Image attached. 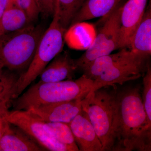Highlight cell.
Wrapping results in <instances>:
<instances>
[{"label":"cell","instance_id":"obj_1","mask_svg":"<svg viewBox=\"0 0 151 151\" xmlns=\"http://www.w3.org/2000/svg\"><path fill=\"white\" fill-rule=\"evenodd\" d=\"M118 107L114 151H150L151 121L139 89L133 88L118 94Z\"/></svg>","mask_w":151,"mask_h":151},{"label":"cell","instance_id":"obj_2","mask_svg":"<svg viewBox=\"0 0 151 151\" xmlns=\"http://www.w3.org/2000/svg\"><path fill=\"white\" fill-rule=\"evenodd\" d=\"M150 57L124 48L114 54L97 58L81 70L87 78L93 80L90 92H94L143 76L150 64Z\"/></svg>","mask_w":151,"mask_h":151},{"label":"cell","instance_id":"obj_3","mask_svg":"<svg viewBox=\"0 0 151 151\" xmlns=\"http://www.w3.org/2000/svg\"><path fill=\"white\" fill-rule=\"evenodd\" d=\"M93 80L83 74L76 80L39 82L19 97L11 100L14 110L27 111L32 107L51 103L84 99L92 89Z\"/></svg>","mask_w":151,"mask_h":151},{"label":"cell","instance_id":"obj_4","mask_svg":"<svg viewBox=\"0 0 151 151\" xmlns=\"http://www.w3.org/2000/svg\"><path fill=\"white\" fill-rule=\"evenodd\" d=\"M86 112L103 146V151H114L118 123V94L116 88L89 92L84 98Z\"/></svg>","mask_w":151,"mask_h":151},{"label":"cell","instance_id":"obj_5","mask_svg":"<svg viewBox=\"0 0 151 151\" xmlns=\"http://www.w3.org/2000/svg\"><path fill=\"white\" fill-rule=\"evenodd\" d=\"M45 31L40 26L28 24L0 37V60L9 70L27 69Z\"/></svg>","mask_w":151,"mask_h":151},{"label":"cell","instance_id":"obj_6","mask_svg":"<svg viewBox=\"0 0 151 151\" xmlns=\"http://www.w3.org/2000/svg\"><path fill=\"white\" fill-rule=\"evenodd\" d=\"M66 31L60 24L58 12L55 9L52 21L41 39L33 59L27 69L19 77L12 100L21 95L47 65L61 52Z\"/></svg>","mask_w":151,"mask_h":151},{"label":"cell","instance_id":"obj_7","mask_svg":"<svg viewBox=\"0 0 151 151\" xmlns=\"http://www.w3.org/2000/svg\"><path fill=\"white\" fill-rule=\"evenodd\" d=\"M122 5L119 4L106 19H103V27L93 42L84 54L74 60L77 69H81L97 58L111 54L119 49Z\"/></svg>","mask_w":151,"mask_h":151},{"label":"cell","instance_id":"obj_8","mask_svg":"<svg viewBox=\"0 0 151 151\" xmlns=\"http://www.w3.org/2000/svg\"><path fill=\"white\" fill-rule=\"evenodd\" d=\"M5 117L9 123L21 129L45 151H73L69 146L56 139L47 129L44 122L32 116L27 111L8 110Z\"/></svg>","mask_w":151,"mask_h":151},{"label":"cell","instance_id":"obj_9","mask_svg":"<svg viewBox=\"0 0 151 151\" xmlns=\"http://www.w3.org/2000/svg\"><path fill=\"white\" fill-rule=\"evenodd\" d=\"M84 99L40 105L30 108L27 111L32 116L45 123L69 124L82 111Z\"/></svg>","mask_w":151,"mask_h":151},{"label":"cell","instance_id":"obj_10","mask_svg":"<svg viewBox=\"0 0 151 151\" xmlns=\"http://www.w3.org/2000/svg\"><path fill=\"white\" fill-rule=\"evenodd\" d=\"M148 0H128L122 5L119 49L129 48L130 41L147 8Z\"/></svg>","mask_w":151,"mask_h":151},{"label":"cell","instance_id":"obj_11","mask_svg":"<svg viewBox=\"0 0 151 151\" xmlns=\"http://www.w3.org/2000/svg\"><path fill=\"white\" fill-rule=\"evenodd\" d=\"M79 151H103L102 144L83 110L68 124Z\"/></svg>","mask_w":151,"mask_h":151},{"label":"cell","instance_id":"obj_12","mask_svg":"<svg viewBox=\"0 0 151 151\" xmlns=\"http://www.w3.org/2000/svg\"><path fill=\"white\" fill-rule=\"evenodd\" d=\"M74 60L67 52L59 53L40 74L39 82H58L72 79L76 70Z\"/></svg>","mask_w":151,"mask_h":151},{"label":"cell","instance_id":"obj_13","mask_svg":"<svg viewBox=\"0 0 151 151\" xmlns=\"http://www.w3.org/2000/svg\"><path fill=\"white\" fill-rule=\"evenodd\" d=\"M41 151L45 150L21 129L8 122L0 140V151Z\"/></svg>","mask_w":151,"mask_h":151},{"label":"cell","instance_id":"obj_14","mask_svg":"<svg viewBox=\"0 0 151 151\" xmlns=\"http://www.w3.org/2000/svg\"><path fill=\"white\" fill-rule=\"evenodd\" d=\"M122 1L86 0L81 8L76 15L70 27L92 19L107 17L119 5Z\"/></svg>","mask_w":151,"mask_h":151},{"label":"cell","instance_id":"obj_15","mask_svg":"<svg viewBox=\"0 0 151 151\" xmlns=\"http://www.w3.org/2000/svg\"><path fill=\"white\" fill-rule=\"evenodd\" d=\"M129 48L133 51L150 56L151 54V7L149 4L130 41Z\"/></svg>","mask_w":151,"mask_h":151},{"label":"cell","instance_id":"obj_16","mask_svg":"<svg viewBox=\"0 0 151 151\" xmlns=\"http://www.w3.org/2000/svg\"><path fill=\"white\" fill-rule=\"evenodd\" d=\"M29 23L23 11L16 6L7 7L0 22V37L20 29Z\"/></svg>","mask_w":151,"mask_h":151},{"label":"cell","instance_id":"obj_17","mask_svg":"<svg viewBox=\"0 0 151 151\" xmlns=\"http://www.w3.org/2000/svg\"><path fill=\"white\" fill-rule=\"evenodd\" d=\"M86 0H56L55 9L58 12L60 22L67 30L71 22Z\"/></svg>","mask_w":151,"mask_h":151},{"label":"cell","instance_id":"obj_18","mask_svg":"<svg viewBox=\"0 0 151 151\" xmlns=\"http://www.w3.org/2000/svg\"><path fill=\"white\" fill-rule=\"evenodd\" d=\"M45 124L47 131L58 141L69 146L73 151H79L68 124L47 122Z\"/></svg>","mask_w":151,"mask_h":151},{"label":"cell","instance_id":"obj_19","mask_svg":"<svg viewBox=\"0 0 151 151\" xmlns=\"http://www.w3.org/2000/svg\"><path fill=\"white\" fill-rule=\"evenodd\" d=\"M4 71L0 76V103L12 100L19 77L13 72Z\"/></svg>","mask_w":151,"mask_h":151},{"label":"cell","instance_id":"obj_20","mask_svg":"<svg viewBox=\"0 0 151 151\" xmlns=\"http://www.w3.org/2000/svg\"><path fill=\"white\" fill-rule=\"evenodd\" d=\"M14 6L26 14L30 22L37 19L40 14L36 0H7L6 7Z\"/></svg>","mask_w":151,"mask_h":151},{"label":"cell","instance_id":"obj_21","mask_svg":"<svg viewBox=\"0 0 151 151\" xmlns=\"http://www.w3.org/2000/svg\"><path fill=\"white\" fill-rule=\"evenodd\" d=\"M143 91L142 100L145 111L151 121V68L150 64L143 76Z\"/></svg>","mask_w":151,"mask_h":151},{"label":"cell","instance_id":"obj_22","mask_svg":"<svg viewBox=\"0 0 151 151\" xmlns=\"http://www.w3.org/2000/svg\"><path fill=\"white\" fill-rule=\"evenodd\" d=\"M40 14L44 18L53 16L56 0H36Z\"/></svg>","mask_w":151,"mask_h":151},{"label":"cell","instance_id":"obj_23","mask_svg":"<svg viewBox=\"0 0 151 151\" xmlns=\"http://www.w3.org/2000/svg\"><path fill=\"white\" fill-rule=\"evenodd\" d=\"M8 110L0 112V140L2 137L5 130L6 126L8 122L5 117V114Z\"/></svg>","mask_w":151,"mask_h":151},{"label":"cell","instance_id":"obj_24","mask_svg":"<svg viewBox=\"0 0 151 151\" xmlns=\"http://www.w3.org/2000/svg\"><path fill=\"white\" fill-rule=\"evenodd\" d=\"M7 0H0V22L6 8Z\"/></svg>","mask_w":151,"mask_h":151},{"label":"cell","instance_id":"obj_25","mask_svg":"<svg viewBox=\"0 0 151 151\" xmlns=\"http://www.w3.org/2000/svg\"><path fill=\"white\" fill-rule=\"evenodd\" d=\"M11 100H6L0 103V112H3L8 110L9 106L10 105Z\"/></svg>","mask_w":151,"mask_h":151},{"label":"cell","instance_id":"obj_26","mask_svg":"<svg viewBox=\"0 0 151 151\" xmlns=\"http://www.w3.org/2000/svg\"><path fill=\"white\" fill-rule=\"evenodd\" d=\"M4 65L2 61L0 60V76L2 74L3 71H4L3 69H4Z\"/></svg>","mask_w":151,"mask_h":151},{"label":"cell","instance_id":"obj_27","mask_svg":"<svg viewBox=\"0 0 151 151\" xmlns=\"http://www.w3.org/2000/svg\"></svg>","mask_w":151,"mask_h":151}]
</instances>
